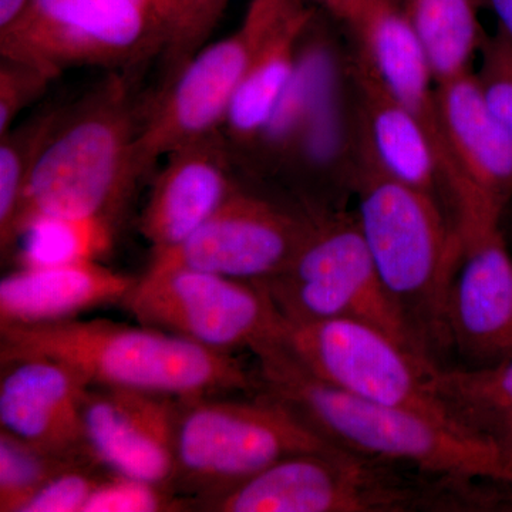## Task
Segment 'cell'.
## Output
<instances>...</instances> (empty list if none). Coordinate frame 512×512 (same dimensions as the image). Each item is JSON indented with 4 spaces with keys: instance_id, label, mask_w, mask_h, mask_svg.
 I'll list each match as a JSON object with an SVG mask.
<instances>
[{
    "instance_id": "obj_8",
    "label": "cell",
    "mask_w": 512,
    "mask_h": 512,
    "mask_svg": "<svg viewBox=\"0 0 512 512\" xmlns=\"http://www.w3.org/2000/svg\"><path fill=\"white\" fill-rule=\"evenodd\" d=\"M276 340L309 373L342 392L426 414L463 431L437 393L433 379L437 363L376 326L355 319L305 323L284 319Z\"/></svg>"
},
{
    "instance_id": "obj_30",
    "label": "cell",
    "mask_w": 512,
    "mask_h": 512,
    "mask_svg": "<svg viewBox=\"0 0 512 512\" xmlns=\"http://www.w3.org/2000/svg\"><path fill=\"white\" fill-rule=\"evenodd\" d=\"M0 137L15 127L23 110L42 96L53 77L35 64L0 57Z\"/></svg>"
},
{
    "instance_id": "obj_4",
    "label": "cell",
    "mask_w": 512,
    "mask_h": 512,
    "mask_svg": "<svg viewBox=\"0 0 512 512\" xmlns=\"http://www.w3.org/2000/svg\"><path fill=\"white\" fill-rule=\"evenodd\" d=\"M141 116L117 74L64 107L33 165L16 234L33 215L116 221L143 180L136 163Z\"/></svg>"
},
{
    "instance_id": "obj_32",
    "label": "cell",
    "mask_w": 512,
    "mask_h": 512,
    "mask_svg": "<svg viewBox=\"0 0 512 512\" xmlns=\"http://www.w3.org/2000/svg\"><path fill=\"white\" fill-rule=\"evenodd\" d=\"M481 6L493 13L497 28L503 30L512 42V0H481Z\"/></svg>"
},
{
    "instance_id": "obj_6",
    "label": "cell",
    "mask_w": 512,
    "mask_h": 512,
    "mask_svg": "<svg viewBox=\"0 0 512 512\" xmlns=\"http://www.w3.org/2000/svg\"><path fill=\"white\" fill-rule=\"evenodd\" d=\"M256 284L289 322L360 320L429 359L387 295L356 214L338 210L318 215L311 237L291 264Z\"/></svg>"
},
{
    "instance_id": "obj_7",
    "label": "cell",
    "mask_w": 512,
    "mask_h": 512,
    "mask_svg": "<svg viewBox=\"0 0 512 512\" xmlns=\"http://www.w3.org/2000/svg\"><path fill=\"white\" fill-rule=\"evenodd\" d=\"M170 0H35L0 56L56 79L72 67L127 70L161 55Z\"/></svg>"
},
{
    "instance_id": "obj_9",
    "label": "cell",
    "mask_w": 512,
    "mask_h": 512,
    "mask_svg": "<svg viewBox=\"0 0 512 512\" xmlns=\"http://www.w3.org/2000/svg\"><path fill=\"white\" fill-rule=\"evenodd\" d=\"M284 2L252 0L237 32L202 47L163 84L138 128L141 178L178 148L221 133L242 77Z\"/></svg>"
},
{
    "instance_id": "obj_10",
    "label": "cell",
    "mask_w": 512,
    "mask_h": 512,
    "mask_svg": "<svg viewBox=\"0 0 512 512\" xmlns=\"http://www.w3.org/2000/svg\"><path fill=\"white\" fill-rule=\"evenodd\" d=\"M123 303L140 325L218 352H252L284 328L261 285L181 266L148 268Z\"/></svg>"
},
{
    "instance_id": "obj_14",
    "label": "cell",
    "mask_w": 512,
    "mask_h": 512,
    "mask_svg": "<svg viewBox=\"0 0 512 512\" xmlns=\"http://www.w3.org/2000/svg\"><path fill=\"white\" fill-rule=\"evenodd\" d=\"M0 362V430L57 456L93 457L82 420L89 382L52 357L16 356Z\"/></svg>"
},
{
    "instance_id": "obj_24",
    "label": "cell",
    "mask_w": 512,
    "mask_h": 512,
    "mask_svg": "<svg viewBox=\"0 0 512 512\" xmlns=\"http://www.w3.org/2000/svg\"><path fill=\"white\" fill-rule=\"evenodd\" d=\"M64 107L40 111L0 137V248L9 254L33 165Z\"/></svg>"
},
{
    "instance_id": "obj_5",
    "label": "cell",
    "mask_w": 512,
    "mask_h": 512,
    "mask_svg": "<svg viewBox=\"0 0 512 512\" xmlns=\"http://www.w3.org/2000/svg\"><path fill=\"white\" fill-rule=\"evenodd\" d=\"M332 447L264 392L251 399H178L173 487L197 510L285 458Z\"/></svg>"
},
{
    "instance_id": "obj_33",
    "label": "cell",
    "mask_w": 512,
    "mask_h": 512,
    "mask_svg": "<svg viewBox=\"0 0 512 512\" xmlns=\"http://www.w3.org/2000/svg\"><path fill=\"white\" fill-rule=\"evenodd\" d=\"M303 2H313L316 5L323 6L329 13H332L333 16L339 12L349 0H303Z\"/></svg>"
},
{
    "instance_id": "obj_15",
    "label": "cell",
    "mask_w": 512,
    "mask_h": 512,
    "mask_svg": "<svg viewBox=\"0 0 512 512\" xmlns=\"http://www.w3.org/2000/svg\"><path fill=\"white\" fill-rule=\"evenodd\" d=\"M457 231L463 252L450 295L451 343L488 365L512 355V258L500 225Z\"/></svg>"
},
{
    "instance_id": "obj_3",
    "label": "cell",
    "mask_w": 512,
    "mask_h": 512,
    "mask_svg": "<svg viewBox=\"0 0 512 512\" xmlns=\"http://www.w3.org/2000/svg\"><path fill=\"white\" fill-rule=\"evenodd\" d=\"M353 194L360 231L387 295L424 355L450 348V295L460 265L456 224L443 202L384 175L363 153Z\"/></svg>"
},
{
    "instance_id": "obj_28",
    "label": "cell",
    "mask_w": 512,
    "mask_h": 512,
    "mask_svg": "<svg viewBox=\"0 0 512 512\" xmlns=\"http://www.w3.org/2000/svg\"><path fill=\"white\" fill-rule=\"evenodd\" d=\"M474 74L485 103L512 140V42L503 30L488 35Z\"/></svg>"
},
{
    "instance_id": "obj_17",
    "label": "cell",
    "mask_w": 512,
    "mask_h": 512,
    "mask_svg": "<svg viewBox=\"0 0 512 512\" xmlns=\"http://www.w3.org/2000/svg\"><path fill=\"white\" fill-rule=\"evenodd\" d=\"M335 18L348 26L355 40V55L375 72L394 99L412 111L429 131L443 173L436 79L399 0H349Z\"/></svg>"
},
{
    "instance_id": "obj_29",
    "label": "cell",
    "mask_w": 512,
    "mask_h": 512,
    "mask_svg": "<svg viewBox=\"0 0 512 512\" xmlns=\"http://www.w3.org/2000/svg\"><path fill=\"white\" fill-rule=\"evenodd\" d=\"M110 473L97 461L67 468L43 485L20 512H83L87 501Z\"/></svg>"
},
{
    "instance_id": "obj_23",
    "label": "cell",
    "mask_w": 512,
    "mask_h": 512,
    "mask_svg": "<svg viewBox=\"0 0 512 512\" xmlns=\"http://www.w3.org/2000/svg\"><path fill=\"white\" fill-rule=\"evenodd\" d=\"M114 221L33 215L20 224L13 249L19 268L99 261L113 247Z\"/></svg>"
},
{
    "instance_id": "obj_18",
    "label": "cell",
    "mask_w": 512,
    "mask_h": 512,
    "mask_svg": "<svg viewBox=\"0 0 512 512\" xmlns=\"http://www.w3.org/2000/svg\"><path fill=\"white\" fill-rule=\"evenodd\" d=\"M348 76L363 153L387 177L433 195L446 207L443 173L429 131L355 53L349 57Z\"/></svg>"
},
{
    "instance_id": "obj_31",
    "label": "cell",
    "mask_w": 512,
    "mask_h": 512,
    "mask_svg": "<svg viewBox=\"0 0 512 512\" xmlns=\"http://www.w3.org/2000/svg\"><path fill=\"white\" fill-rule=\"evenodd\" d=\"M35 0H0V39L9 36L32 9Z\"/></svg>"
},
{
    "instance_id": "obj_25",
    "label": "cell",
    "mask_w": 512,
    "mask_h": 512,
    "mask_svg": "<svg viewBox=\"0 0 512 512\" xmlns=\"http://www.w3.org/2000/svg\"><path fill=\"white\" fill-rule=\"evenodd\" d=\"M89 461L97 460L47 453L0 430V512H20L57 474Z\"/></svg>"
},
{
    "instance_id": "obj_27",
    "label": "cell",
    "mask_w": 512,
    "mask_h": 512,
    "mask_svg": "<svg viewBox=\"0 0 512 512\" xmlns=\"http://www.w3.org/2000/svg\"><path fill=\"white\" fill-rule=\"evenodd\" d=\"M192 510L191 501L165 487L110 473L97 487L83 512H168Z\"/></svg>"
},
{
    "instance_id": "obj_12",
    "label": "cell",
    "mask_w": 512,
    "mask_h": 512,
    "mask_svg": "<svg viewBox=\"0 0 512 512\" xmlns=\"http://www.w3.org/2000/svg\"><path fill=\"white\" fill-rule=\"evenodd\" d=\"M318 215L239 188L180 247L148 268H191L259 282L284 271L311 237Z\"/></svg>"
},
{
    "instance_id": "obj_22",
    "label": "cell",
    "mask_w": 512,
    "mask_h": 512,
    "mask_svg": "<svg viewBox=\"0 0 512 512\" xmlns=\"http://www.w3.org/2000/svg\"><path fill=\"white\" fill-rule=\"evenodd\" d=\"M420 40L436 83L473 72L487 40L481 0H399Z\"/></svg>"
},
{
    "instance_id": "obj_26",
    "label": "cell",
    "mask_w": 512,
    "mask_h": 512,
    "mask_svg": "<svg viewBox=\"0 0 512 512\" xmlns=\"http://www.w3.org/2000/svg\"><path fill=\"white\" fill-rule=\"evenodd\" d=\"M229 0H170L167 39L161 59L164 83L208 45Z\"/></svg>"
},
{
    "instance_id": "obj_11",
    "label": "cell",
    "mask_w": 512,
    "mask_h": 512,
    "mask_svg": "<svg viewBox=\"0 0 512 512\" xmlns=\"http://www.w3.org/2000/svg\"><path fill=\"white\" fill-rule=\"evenodd\" d=\"M436 113L448 214L500 224L512 197V140L485 103L474 70L436 83Z\"/></svg>"
},
{
    "instance_id": "obj_19",
    "label": "cell",
    "mask_w": 512,
    "mask_h": 512,
    "mask_svg": "<svg viewBox=\"0 0 512 512\" xmlns=\"http://www.w3.org/2000/svg\"><path fill=\"white\" fill-rule=\"evenodd\" d=\"M136 284L134 276L99 261L19 268L0 281V325L74 319L97 306L124 302Z\"/></svg>"
},
{
    "instance_id": "obj_20",
    "label": "cell",
    "mask_w": 512,
    "mask_h": 512,
    "mask_svg": "<svg viewBox=\"0 0 512 512\" xmlns=\"http://www.w3.org/2000/svg\"><path fill=\"white\" fill-rule=\"evenodd\" d=\"M315 12L303 0H285L242 77L222 128L229 150L249 151L264 133L288 89Z\"/></svg>"
},
{
    "instance_id": "obj_16",
    "label": "cell",
    "mask_w": 512,
    "mask_h": 512,
    "mask_svg": "<svg viewBox=\"0 0 512 512\" xmlns=\"http://www.w3.org/2000/svg\"><path fill=\"white\" fill-rule=\"evenodd\" d=\"M165 158L140 220L153 256L184 244L241 188L222 131Z\"/></svg>"
},
{
    "instance_id": "obj_21",
    "label": "cell",
    "mask_w": 512,
    "mask_h": 512,
    "mask_svg": "<svg viewBox=\"0 0 512 512\" xmlns=\"http://www.w3.org/2000/svg\"><path fill=\"white\" fill-rule=\"evenodd\" d=\"M434 384L461 430L512 454V355L488 365H437Z\"/></svg>"
},
{
    "instance_id": "obj_2",
    "label": "cell",
    "mask_w": 512,
    "mask_h": 512,
    "mask_svg": "<svg viewBox=\"0 0 512 512\" xmlns=\"http://www.w3.org/2000/svg\"><path fill=\"white\" fill-rule=\"evenodd\" d=\"M45 356L80 373L90 386L190 399L258 393L262 383L235 353L204 348L150 326L66 319L0 325V360Z\"/></svg>"
},
{
    "instance_id": "obj_13",
    "label": "cell",
    "mask_w": 512,
    "mask_h": 512,
    "mask_svg": "<svg viewBox=\"0 0 512 512\" xmlns=\"http://www.w3.org/2000/svg\"><path fill=\"white\" fill-rule=\"evenodd\" d=\"M177 403L165 394L90 386L82 410L87 450L111 473L173 487Z\"/></svg>"
},
{
    "instance_id": "obj_1",
    "label": "cell",
    "mask_w": 512,
    "mask_h": 512,
    "mask_svg": "<svg viewBox=\"0 0 512 512\" xmlns=\"http://www.w3.org/2000/svg\"><path fill=\"white\" fill-rule=\"evenodd\" d=\"M261 392L333 446L461 484L512 487V454L436 419L360 399L299 365L278 340L252 350Z\"/></svg>"
}]
</instances>
